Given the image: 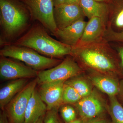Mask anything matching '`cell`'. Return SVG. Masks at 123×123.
<instances>
[{"label":"cell","instance_id":"ffe728a7","mask_svg":"<svg viewBox=\"0 0 123 123\" xmlns=\"http://www.w3.org/2000/svg\"><path fill=\"white\" fill-rule=\"evenodd\" d=\"M110 98V111L113 123H123V107L115 96Z\"/></svg>","mask_w":123,"mask_h":123},{"label":"cell","instance_id":"30bf717a","mask_svg":"<svg viewBox=\"0 0 123 123\" xmlns=\"http://www.w3.org/2000/svg\"><path fill=\"white\" fill-rule=\"evenodd\" d=\"M65 81L46 82L40 84L39 93L48 110L59 108L63 103L62 97Z\"/></svg>","mask_w":123,"mask_h":123},{"label":"cell","instance_id":"d6a6232c","mask_svg":"<svg viewBox=\"0 0 123 123\" xmlns=\"http://www.w3.org/2000/svg\"><path fill=\"white\" fill-rule=\"evenodd\" d=\"M119 92H121V95L123 98V83L121 85V87H120Z\"/></svg>","mask_w":123,"mask_h":123},{"label":"cell","instance_id":"6da1fadb","mask_svg":"<svg viewBox=\"0 0 123 123\" xmlns=\"http://www.w3.org/2000/svg\"><path fill=\"white\" fill-rule=\"evenodd\" d=\"M114 49L104 39L81 46L72 47L70 55L83 65L102 72H115L118 68Z\"/></svg>","mask_w":123,"mask_h":123},{"label":"cell","instance_id":"f1b7e54d","mask_svg":"<svg viewBox=\"0 0 123 123\" xmlns=\"http://www.w3.org/2000/svg\"><path fill=\"white\" fill-rule=\"evenodd\" d=\"M54 7L64 4L65 0H52Z\"/></svg>","mask_w":123,"mask_h":123},{"label":"cell","instance_id":"5b68a950","mask_svg":"<svg viewBox=\"0 0 123 123\" xmlns=\"http://www.w3.org/2000/svg\"><path fill=\"white\" fill-rule=\"evenodd\" d=\"M29 11L31 18L39 22L54 35L57 30L54 17L52 0H18Z\"/></svg>","mask_w":123,"mask_h":123},{"label":"cell","instance_id":"603a6c76","mask_svg":"<svg viewBox=\"0 0 123 123\" xmlns=\"http://www.w3.org/2000/svg\"><path fill=\"white\" fill-rule=\"evenodd\" d=\"M61 113L62 118L66 123L74 121L76 118L75 109L71 106H64L61 108Z\"/></svg>","mask_w":123,"mask_h":123},{"label":"cell","instance_id":"4fadbf2b","mask_svg":"<svg viewBox=\"0 0 123 123\" xmlns=\"http://www.w3.org/2000/svg\"><path fill=\"white\" fill-rule=\"evenodd\" d=\"M87 22L84 20L77 21L62 29H58L54 35L65 44L76 46L83 34Z\"/></svg>","mask_w":123,"mask_h":123},{"label":"cell","instance_id":"5bb4252c","mask_svg":"<svg viewBox=\"0 0 123 123\" xmlns=\"http://www.w3.org/2000/svg\"><path fill=\"white\" fill-rule=\"evenodd\" d=\"M47 106L35 89L31 95L24 116V123H35L46 114Z\"/></svg>","mask_w":123,"mask_h":123},{"label":"cell","instance_id":"4316f807","mask_svg":"<svg viewBox=\"0 0 123 123\" xmlns=\"http://www.w3.org/2000/svg\"><path fill=\"white\" fill-rule=\"evenodd\" d=\"M86 123H107L104 119L99 118H94L89 120Z\"/></svg>","mask_w":123,"mask_h":123},{"label":"cell","instance_id":"9c48e42d","mask_svg":"<svg viewBox=\"0 0 123 123\" xmlns=\"http://www.w3.org/2000/svg\"><path fill=\"white\" fill-rule=\"evenodd\" d=\"M54 17L57 29H62L85 16L80 5L64 3L54 7Z\"/></svg>","mask_w":123,"mask_h":123},{"label":"cell","instance_id":"ac0fdd59","mask_svg":"<svg viewBox=\"0 0 123 123\" xmlns=\"http://www.w3.org/2000/svg\"><path fill=\"white\" fill-rule=\"evenodd\" d=\"M91 79L95 86L109 97L115 96L119 92V86L115 79L99 75L93 76Z\"/></svg>","mask_w":123,"mask_h":123},{"label":"cell","instance_id":"d4e9b609","mask_svg":"<svg viewBox=\"0 0 123 123\" xmlns=\"http://www.w3.org/2000/svg\"><path fill=\"white\" fill-rule=\"evenodd\" d=\"M111 46L113 48H114L118 53L119 57L120 59L119 66L121 69L123 70V44L118 45L115 44H112L110 43Z\"/></svg>","mask_w":123,"mask_h":123},{"label":"cell","instance_id":"8fae6325","mask_svg":"<svg viewBox=\"0 0 123 123\" xmlns=\"http://www.w3.org/2000/svg\"><path fill=\"white\" fill-rule=\"evenodd\" d=\"M107 27V23L100 18L89 19L80 39L75 46H85L103 39Z\"/></svg>","mask_w":123,"mask_h":123},{"label":"cell","instance_id":"f546056e","mask_svg":"<svg viewBox=\"0 0 123 123\" xmlns=\"http://www.w3.org/2000/svg\"><path fill=\"white\" fill-rule=\"evenodd\" d=\"M66 123H84V120L82 119H76L74 121Z\"/></svg>","mask_w":123,"mask_h":123},{"label":"cell","instance_id":"484cf974","mask_svg":"<svg viewBox=\"0 0 123 123\" xmlns=\"http://www.w3.org/2000/svg\"><path fill=\"white\" fill-rule=\"evenodd\" d=\"M8 117L5 111H3L0 113V123H9Z\"/></svg>","mask_w":123,"mask_h":123},{"label":"cell","instance_id":"8992f818","mask_svg":"<svg viewBox=\"0 0 123 123\" xmlns=\"http://www.w3.org/2000/svg\"><path fill=\"white\" fill-rule=\"evenodd\" d=\"M81 68L72 56L66 57L63 61L53 68L39 71L38 84L65 81L76 76L81 73Z\"/></svg>","mask_w":123,"mask_h":123},{"label":"cell","instance_id":"3957f363","mask_svg":"<svg viewBox=\"0 0 123 123\" xmlns=\"http://www.w3.org/2000/svg\"><path fill=\"white\" fill-rule=\"evenodd\" d=\"M30 15L25 6L15 0H0V23L4 36L10 39L26 27Z\"/></svg>","mask_w":123,"mask_h":123},{"label":"cell","instance_id":"2e32d148","mask_svg":"<svg viewBox=\"0 0 123 123\" xmlns=\"http://www.w3.org/2000/svg\"><path fill=\"white\" fill-rule=\"evenodd\" d=\"M27 79H15L0 89V107L4 110L8 104L27 84Z\"/></svg>","mask_w":123,"mask_h":123},{"label":"cell","instance_id":"d6986e66","mask_svg":"<svg viewBox=\"0 0 123 123\" xmlns=\"http://www.w3.org/2000/svg\"><path fill=\"white\" fill-rule=\"evenodd\" d=\"M73 77L67 80L65 83L74 88L82 98L87 97L92 93L91 88L86 82L83 79Z\"/></svg>","mask_w":123,"mask_h":123},{"label":"cell","instance_id":"ba28073f","mask_svg":"<svg viewBox=\"0 0 123 123\" xmlns=\"http://www.w3.org/2000/svg\"><path fill=\"white\" fill-rule=\"evenodd\" d=\"M38 71L16 61L2 56L0 59V77L4 80L37 77Z\"/></svg>","mask_w":123,"mask_h":123},{"label":"cell","instance_id":"7402d4cb","mask_svg":"<svg viewBox=\"0 0 123 123\" xmlns=\"http://www.w3.org/2000/svg\"><path fill=\"white\" fill-rule=\"evenodd\" d=\"M104 39L108 43H123V31L116 32L107 27Z\"/></svg>","mask_w":123,"mask_h":123},{"label":"cell","instance_id":"4dcf8cb0","mask_svg":"<svg viewBox=\"0 0 123 123\" xmlns=\"http://www.w3.org/2000/svg\"><path fill=\"white\" fill-rule=\"evenodd\" d=\"M98 2H104V3H107L110 4L112 1V0H95Z\"/></svg>","mask_w":123,"mask_h":123},{"label":"cell","instance_id":"44dd1931","mask_svg":"<svg viewBox=\"0 0 123 123\" xmlns=\"http://www.w3.org/2000/svg\"><path fill=\"white\" fill-rule=\"evenodd\" d=\"M82 98L74 88L65 83L62 97L63 103H76Z\"/></svg>","mask_w":123,"mask_h":123},{"label":"cell","instance_id":"277c9868","mask_svg":"<svg viewBox=\"0 0 123 123\" xmlns=\"http://www.w3.org/2000/svg\"><path fill=\"white\" fill-rule=\"evenodd\" d=\"M0 55L2 56L10 57L22 62L37 71L51 68L60 64V62L55 58L40 55L29 48L12 44L5 45L0 51Z\"/></svg>","mask_w":123,"mask_h":123},{"label":"cell","instance_id":"7a4b0ae2","mask_svg":"<svg viewBox=\"0 0 123 123\" xmlns=\"http://www.w3.org/2000/svg\"><path fill=\"white\" fill-rule=\"evenodd\" d=\"M12 44L27 47L51 58H61L70 55L72 47L50 36L43 27L33 26Z\"/></svg>","mask_w":123,"mask_h":123},{"label":"cell","instance_id":"e0dca14e","mask_svg":"<svg viewBox=\"0 0 123 123\" xmlns=\"http://www.w3.org/2000/svg\"><path fill=\"white\" fill-rule=\"evenodd\" d=\"M107 27L116 32L123 31V0H112L110 4Z\"/></svg>","mask_w":123,"mask_h":123},{"label":"cell","instance_id":"cb8c5ba5","mask_svg":"<svg viewBox=\"0 0 123 123\" xmlns=\"http://www.w3.org/2000/svg\"><path fill=\"white\" fill-rule=\"evenodd\" d=\"M58 108L48 110L44 117L43 123H60L57 114Z\"/></svg>","mask_w":123,"mask_h":123},{"label":"cell","instance_id":"52a82bcc","mask_svg":"<svg viewBox=\"0 0 123 123\" xmlns=\"http://www.w3.org/2000/svg\"><path fill=\"white\" fill-rule=\"evenodd\" d=\"M38 83L37 78L27 83L6 106V112L10 123H24L28 102Z\"/></svg>","mask_w":123,"mask_h":123},{"label":"cell","instance_id":"9a60e30c","mask_svg":"<svg viewBox=\"0 0 123 123\" xmlns=\"http://www.w3.org/2000/svg\"><path fill=\"white\" fill-rule=\"evenodd\" d=\"M79 5L85 16L89 20L92 18L98 17L107 23L110 4L95 0H80Z\"/></svg>","mask_w":123,"mask_h":123},{"label":"cell","instance_id":"1f68e13d","mask_svg":"<svg viewBox=\"0 0 123 123\" xmlns=\"http://www.w3.org/2000/svg\"><path fill=\"white\" fill-rule=\"evenodd\" d=\"M44 116L40 118L35 123H43V119H44Z\"/></svg>","mask_w":123,"mask_h":123},{"label":"cell","instance_id":"7c38bea8","mask_svg":"<svg viewBox=\"0 0 123 123\" xmlns=\"http://www.w3.org/2000/svg\"><path fill=\"white\" fill-rule=\"evenodd\" d=\"M76 106L83 120L94 118L104 110L102 102L93 92L87 97L82 98L76 103Z\"/></svg>","mask_w":123,"mask_h":123},{"label":"cell","instance_id":"83f0119b","mask_svg":"<svg viewBox=\"0 0 123 123\" xmlns=\"http://www.w3.org/2000/svg\"><path fill=\"white\" fill-rule=\"evenodd\" d=\"M80 0H65L64 4L79 5Z\"/></svg>","mask_w":123,"mask_h":123}]
</instances>
